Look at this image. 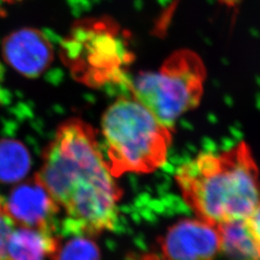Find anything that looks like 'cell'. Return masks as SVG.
Listing matches in <instances>:
<instances>
[{"label": "cell", "mask_w": 260, "mask_h": 260, "mask_svg": "<svg viewBox=\"0 0 260 260\" xmlns=\"http://www.w3.org/2000/svg\"><path fill=\"white\" fill-rule=\"evenodd\" d=\"M36 176L64 209L67 233L94 236L115 229L122 191L89 123L75 118L62 123Z\"/></svg>", "instance_id": "cell-1"}, {"label": "cell", "mask_w": 260, "mask_h": 260, "mask_svg": "<svg viewBox=\"0 0 260 260\" xmlns=\"http://www.w3.org/2000/svg\"><path fill=\"white\" fill-rule=\"evenodd\" d=\"M177 185L199 219L215 225L245 220L260 201L259 168L244 141L181 165Z\"/></svg>", "instance_id": "cell-2"}, {"label": "cell", "mask_w": 260, "mask_h": 260, "mask_svg": "<svg viewBox=\"0 0 260 260\" xmlns=\"http://www.w3.org/2000/svg\"><path fill=\"white\" fill-rule=\"evenodd\" d=\"M102 130L114 177L157 170L165 163L173 139L172 128L133 98L112 103L103 114Z\"/></svg>", "instance_id": "cell-3"}, {"label": "cell", "mask_w": 260, "mask_h": 260, "mask_svg": "<svg viewBox=\"0 0 260 260\" xmlns=\"http://www.w3.org/2000/svg\"><path fill=\"white\" fill-rule=\"evenodd\" d=\"M63 64L79 83L92 88L128 85L134 61L131 36L110 17H91L75 22L59 48Z\"/></svg>", "instance_id": "cell-4"}, {"label": "cell", "mask_w": 260, "mask_h": 260, "mask_svg": "<svg viewBox=\"0 0 260 260\" xmlns=\"http://www.w3.org/2000/svg\"><path fill=\"white\" fill-rule=\"evenodd\" d=\"M205 79L201 56L181 48L168 56L156 72H141L127 86L133 99L172 128L179 117L199 106Z\"/></svg>", "instance_id": "cell-5"}, {"label": "cell", "mask_w": 260, "mask_h": 260, "mask_svg": "<svg viewBox=\"0 0 260 260\" xmlns=\"http://www.w3.org/2000/svg\"><path fill=\"white\" fill-rule=\"evenodd\" d=\"M164 260H215L221 252L218 225L202 219H184L159 239Z\"/></svg>", "instance_id": "cell-6"}, {"label": "cell", "mask_w": 260, "mask_h": 260, "mask_svg": "<svg viewBox=\"0 0 260 260\" xmlns=\"http://www.w3.org/2000/svg\"><path fill=\"white\" fill-rule=\"evenodd\" d=\"M1 203L16 226L54 231L60 208L37 176L14 187Z\"/></svg>", "instance_id": "cell-7"}, {"label": "cell", "mask_w": 260, "mask_h": 260, "mask_svg": "<svg viewBox=\"0 0 260 260\" xmlns=\"http://www.w3.org/2000/svg\"><path fill=\"white\" fill-rule=\"evenodd\" d=\"M2 53L12 69L29 78L43 75L54 58V50L48 39L34 28L12 32L2 43Z\"/></svg>", "instance_id": "cell-8"}, {"label": "cell", "mask_w": 260, "mask_h": 260, "mask_svg": "<svg viewBox=\"0 0 260 260\" xmlns=\"http://www.w3.org/2000/svg\"><path fill=\"white\" fill-rule=\"evenodd\" d=\"M52 230L15 226L6 247L9 260L53 259L61 240Z\"/></svg>", "instance_id": "cell-9"}, {"label": "cell", "mask_w": 260, "mask_h": 260, "mask_svg": "<svg viewBox=\"0 0 260 260\" xmlns=\"http://www.w3.org/2000/svg\"><path fill=\"white\" fill-rule=\"evenodd\" d=\"M221 252L236 260H259L246 219L218 225Z\"/></svg>", "instance_id": "cell-10"}, {"label": "cell", "mask_w": 260, "mask_h": 260, "mask_svg": "<svg viewBox=\"0 0 260 260\" xmlns=\"http://www.w3.org/2000/svg\"><path fill=\"white\" fill-rule=\"evenodd\" d=\"M31 157L26 147L18 140H0V182L12 184L27 176Z\"/></svg>", "instance_id": "cell-11"}, {"label": "cell", "mask_w": 260, "mask_h": 260, "mask_svg": "<svg viewBox=\"0 0 260 260\" xmlns=\"http://www.w3.org/2000/svg\"><path fill=\"white\" fill-rule=\"evenodd\" d=\"M52 260H101L99 246L89 236L75 235L60 246Z\"/></svg>", "instance_id": "cell-12"}, {"label": "cell", "mask_w": 260, "mask_h": 260, "mask_svg": "<svg viewBox=\"0 0 260 260\" xmlns=\"http://www.w3.org/2000/svg\"><path fill=\"white\" fill-rule=\"evenodd\" d=\"M15 226L16 225L5 212L0 201V259L5 258L6 256L7 242Z\"/></svg>", "instance_id": "cell-13"}, {"label": "cell", "mask_w": 260, "mask_h": 260, "mask_svg": "<svg viewBox=\"0 0 260 260\" xmlns=\"http://www.w3.org/2000/svg\"><path fill=\"white\" fill-rule=\"evenodd\" d=\"M246 223L260 260V201L251 214L246 218Z\"/></svg>", "instance_id": "cell-14"}, {"label": "cell", "mask_w": 260, "mask_h": 260, "mask_svg": "<svg viewBox=\"0 0 260 260\" xmlns=\"http://www.w3.org/2000/svg\"><path fill=\"white\" fill-rule=\"evenodd\" d=\"M140 260H164L160 258L156 254H152V253H148V254H144Z\"/></svg>", "instance_id": "cell-15"}, {"label": "cell", "mask_w": 260, "mask_h": 260, "mask_svg": "<svg viewBox=\"0 0 260 260\" xmlns=\"http://www.w3.org/2000/svg\"><path fill=\"white\" fill-rule=\"evenodd\" d=\"M0 260H9V259H7V258H6V257H5V258H3V259H0Z\"/></svg>", "instance_id": "cell-16"}]
</instances>
